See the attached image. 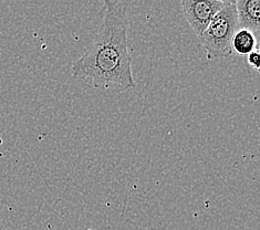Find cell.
Returning a JSON list of instances; mask_svg holds the SVG:
<instances>
[{"instance_id":"obj_1","label":"cell","mask_w":260,"mask_h":230,"mask_svg":"<svg viewBox=\"0 0 260 230\" xmlns=\"http://www.w3.org/2000/svg\"><path fill=\"white\" fill-rule=\"evenodd\" d=\"M127 4L104 2L101 28L81 58L73 62L71 71L76 80H88L95 89L111 86L122 91L134 89L132 59L127 45Z\"/></svg>"},{"instance_id":"obj_2","label":"cell","mask_w":260,"mask_h":230,"mask_svg":"<svg viewBox=\"0 0 260 230\" xmlns=\"http://www.w3.org/2000/svg\"><path fill=\"white\" fill-rule=\"evenodd\" d=\"M239 29L235 2H225L224 7L210 21L200 37L201 45L208 60H219L233 54L231 42Z\"/></svg>"},{"instance_id":"obj_3","label":"cell","mask_w":260,"mask_h":230,"mask_svg":"<svg viewBox=\"0 0 260 230\" xmlns=\"http://www.w3.org/2000/svg\"><path fill=\"white\" fill-rule=\"evenodd\" d=\"M224 5L221 0H183V14L198 38Z\"/></svg>"},{"instance_id":"obj_4","label":"cell","mask_w":260,"mask_h":230,"mask_svg":"<svg viewBox=\"0 0 260 230\" xmlns=\"http://www.w3.org/2000/svg\"><path fill=\"white\" fill-rule=\"evenodd\" d=\"M235 5L239 29L249 30L258 38L260 31V0H237Z\"/></svg>"},{"instance_id":"obj_5","label":"cell","mask_w":260,"mask_h":230,"mask_svg":"<svg viewBox=\"0 0 260 230\" xmlns=\"http://www.w3.org/2000/svg\"><path fill=\"white\" fill-rule=\"evenodd\" d=\"M232 52L239 57L248 55L252 51L258 50L257 37L251 31L246 29H238L232 38Z\"/></svg>"},{"instance_id":"obj_6","label":"cell","mask_w":260,"mask_h":230,"mask_svg":"<svg viewBox=\"0 0 260 230\" xmlns=\"http://www.w3.org/2000/svg\"><path fill=\"white\" fill-rule=\"evenodd\" d=\"M247 62L248 64L253 68L256 71H259V65H260V54H259V50H255L252 51L251 53H249L247 55Z\"/></svg>"}]
</instances>
